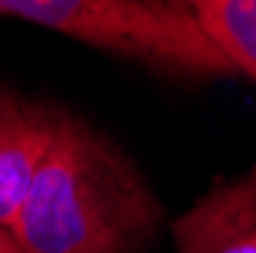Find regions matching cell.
Returning <instances> with one entry per match:
<instances>
[{
  "label": "cell",
  "mask_w": 256,
  "mask_h": 253,
  "mask_svg": "<svg viewBox=\"0 0 256 253\" xmlns=\"http://www.w3.org/2000/svg\"><path fill=\"white\" fill-rule=\"evenodd\" d=\"M158 226L162 204L125 152L55 110L49 146L10 226L22 253H140Z\"/></svg>",
  "instance_id": "cell-1"
},
{
  "label": "cell",
  "mask_w": 256,
  "mask_h": 253,
  "mask_svg": "<svg viewBox=\"0 0 256 253\" xmlns=\"http://www.w3.org/2000/svg\"><path fill=\"white\" fill-rule=\"evenodd\" d=\"M0 12L55 28L183 76H226L235 68L198 28L189 0H0Z\"/></svg>",
  "instance_id": "cell-2"
},
{
  "label": "cell",
  "mask_w": 256,
  "mask_h": 253,
  "mask_svg": "<svg viewBox=\"0 0 256 253\" xmlns=\"http://www.w3.org/2000/svg\"><path fill=\"white\" fill-rule=\"evenodd\" d=\"M177 253H256V168L210 189L174 223Z\"/></svg>",
  "instance_id": "cell-3"
},
{
  "label": "cell",
  "mask_w": 256,
  "mask_h": 253,
  "mask_svg": "<svg viewBox=\"0 0 256 253\" xmlns=\"http://www.w3.org/2000/svg\"><path fill=\"white\" fill-rule=\"evenodd\" d=\"M55 110L0 88V226L10 229L52 138Z\"/></svg>",
  "instance_id": "cell-4"
},
{
  "label": "cell",
  "mask_w": 256,
  "mask_h": 253,
  "mask_svg": "<svg viewBox=\"0 0 256 253\" xmlns=\"http://www.w3.org/2000/svg\"><path fill=\"white\" fill-rule=\"evenodd\" d=\"M189 10L229 64L256 80V0H189Z\"/></svg>",
  "instance_id": "cell-5"
},
{
  "label": "cell",
  "mask_w": 256,
  "mask_h": 253,
  "mask_svg": "<svg viewBox=\"0 0 256 253\" xmlns=\"http://www.w3.org/2000/svg\"><path fill=\"white\" fill-rule=\"evenodd\" d=\"M0 253H22V247L16 244L12 232H10V229H4V226H0Z\"/></svg>",
  "instance_id": "cell-6"
}]
</instances>
